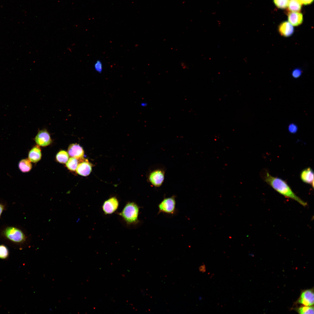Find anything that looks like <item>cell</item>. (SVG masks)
<instances>
[{"label":"cell","mask_w":314,"mask_h":314,"mask_svg":"<svg viewBox=\"0 0 314 314\" xmlns=\"http://www.w3.org/2000/svg\"><path fill=\"white\" fill-rule=\"evenodd\" d=\"M165 170L163 165H156L150 167L147 174V181L154 187H160L164 181Z\"/></svg>","instance_id":"obj_2"},{"label":"cell","mask_w":314,"mask_h":314,"mask_svg":"<svg viewBox=\"0 0 314 314\" xmlns=\"http://www.w3.org/2000/svg\"><path fill=\"white\" fill-rule=\"evenodd\" d=\"M288 132L291 134H295L298 130V127L295 123H291L289 124L288 127Z\"/></svg>","instance_id":"obj_23"},{"label":"cell","mask_w":314,"mask_h":314,"mask_svg":"<svg viewBox=\"0 0 314 314\" xmlns=\"http://www.w3.org/2000/svg\"><path fill=\"white\" fill-rule=\"evenodd\" d=\"M94 68L95 71L97 72L101 73L103 69L102 63L100 60H97L94 64Z\"/></svg>","instance_id":"obj_22"},{"label":"cell","mask_w":314,"mask_h":314,"mask_svg":"<svg viewBox=\"0 0 314 314\" xmlns=\"http://www.w3.org/2000/svg\"><path fill=\"white\" fill-rule=\"evenodd\" d=\"M68 152L70 156L78 160L83 159L84 151L82 147L78 144L76 143L70 144L68 147Z\"/></svg>","instance_id":"obj_10"},{"label":"cell","mask_w":314,"mask_h":314,"mask_svg":"<svg viewBox=\"0 0 314 314\" xmlns=\"http://www.w3.org/2000/svg\"><path fill=\"white\" fill-rule=\"evenodd\" d=\"M78 160L76 158L71 157L68 160L66 163V166L69 170L74 171L76 170L78 164Z\"/></svg>","instance_id":"obj_18"},{"label":"cell","mask_w":314,"mask_h":314,"mask_svg":"<svg viewBox=\"0 0 314 314\" xmlns=\"http://www.w3.org/2000/svg\"><path fill=\"white\" fill-rule=\"evenodd\" d=\"M5 209V205L1 203H0V217Z\"/></svg>","instance_id":"obj_26"},{"label":"cell","mask_w":314,"mask_h":314,"mask_svg":"<svg viewBox=\"0 0 314 314\" xmlns=\"http://www.w3.org/2000/svg\"><path fill=\"white\" fill-rule=\"evenodd\" d=\"M2 235L8 240L17 245L24 244L27 239L23 231L13 226H8L5 227L2 231Z\"/></svg>","instance_id":"obj_3"},{"label":"cell","mask_w":314,"mask_h":314,"mask_svg":"<svg viewBox=\"0 0 314 314\" xmlns=\"http://www.w3.org/2000/svg\"><path fill=\"white\" fill-rule=\"evenodd\" d=\"M276 6L279 8L283 9L287 8L289 0H273Z\"/></svg>","instance_id":"obj_21"},{"label":"cell","mask_w":314,"mask_h":314,"mask_svg":"<svg viewBox=\"0 0 314 314\" xmlns=\"http://www.w3.org/2000/svg\"><path fill=\"white\" fill-rule=\"evenodd\" d=\"M19 170L25 173L30 171L32 168V165L31 161L27 159H24L21 160L18 164Z\"/></svg>","instance_id":"obj_15"},{"label":"cell","mask_w":314,"mask_h":314,"mask_svg":"<svg viewBox=\"0 0 314 314\" xmlns=\"http://www.w3.org/2000/svg\"><path fill=\"white\" fill-rule=\"evenodd\" d=\"M264 181L274 189L284 196L293 199L303 206L307 203L297 196L288 184L282 179L271 176L268 172L263 175Z\"/></svg>","instance_id":"obj_1"},{"label":"cell","mask_w":314,"mask_h":314,"mask_svg":"<svg viewBox=\"0 0 314 314\" xmlns=\"http://www.w3.org/2000/svg\"><path fill=\"white\" fill-rule=\"evenodd\" d=\"M299 314H314V307L313 306H304L300 307L296 309Z\"/></svg>","instance_id":"obj_19"},{"label":"cell","mask_w":314,"mask_h":314,"mask_svg":"<svg viewBox=\"0 0 314 314\" xmlns=\"http://www.w3.org/2000/svg\"><path fill=\"white\" fill-rule=\"evenodd\" d=\"M9 256V251L8 247L4 245H0V259L7 260Z\"/></svg>","instance_id":"obj_20"},{"label":"cell","mask_w":314,"mask_h":314,"mask_svg":"<svg viewBox=\"0 0 314 314\" xmlns=\"http://www.w3.org/2000/svg\"><path fill=\"white\" fill-rule=\"evenodd\" d=\"M288 9L291 12H299L301 8V4L298 0H289Z\"/></svg>","instance_id":"obj_16"},{"label":"cell","mask_w":314,"mask_h":314,"mask_svg":"<svg viewBox=\"0 0 314 314\" xmlns=\"http://www.w3.org/2000/svg\"><path fill=\"white\" fill-rule=\"evenodd\" d=\"M181 65L182 67H183L184 69L186 68L187 67L186 65L185 64L183 63H181Z\"/></svg>","instance_id":"obj_28"},{"label":"cell","mask_w":314,"mask_h":314,"mask_svg":"<svg viewBox=\"0 0 314 314\" xmlns=\"http://www.w3.org/2000/svg\"><path fill=\"white\" fill-rule=\"evenodd\" d=\"M175 196L165 198L158 205L159 213L163 212L169 214L174 213L175 210Z\"/></svg>","instance_id":"obj_5"},{"label":"cell","mask_w":314,"mask_h":314,"mask_svg":"<svg viewBox=\"0 0 314 314\" xmlns=\"http://www.w3.org/2000/svg\"><path fill=\"white\" fill-rule=\"evenodd\" d=\"M288 22L292 26H297L303 22V15L299 12H290L288 13Z\"/></svg>","instance_id":"obj_13"},{"label":"cell","mask_w":314,"mask_h":314,"mask_svg":"<svg viewBox=\"0 0 314 314\" xmlns=\"http://www.w3.org/2000/svg\"><path fill=\"white\" fill-rule=\"evenodd\" d=\"M300 177L302 181L311 185L313 188L314 172L311 168L309 167L302 170L300 174Z\"/></svg>","instance_id":"obj_12"},{"label":"cell","mask_w":314,"mask_h":314,"mask_svg":"<svg viewBox=\"0 0 314 314\" xmlns=\"http://www.w3.org/2000/svg\"><path fill=\"white\" fill-rule=\"evenodd\" d=\"M199 270L200 272H205L206 270V268L205 265H202L200 266L199 267Z\"/></svg>","instance_id":"obj_27"},{"label":"cell","mask_w":314,"mask_h":314,"mask_svg":"<svg viewBox=\"0 0 314 314\" xmlns=\"http://www.w3.org/2000/svg\"><path fill=\"white\" fill-rule=\"evenodd\" d=\"M297 302L305 306H311L314 304L313 289H311L303 290Z\"/></svg>","instance_id":"obj_7"},{"label":"cell","mask_w":314,"mask_h":314,"mask_svg":"<svg viewBox=\"0 0 314 314\" xmlns=\"http://www.w3.org/2000/svg\"><path fill=\"white\" fill-rule=\"evenodd\" d=\"M278 30L279 34L286 37L291 36L294 32L293 26L288 22L286 21L282 22L279 25Z\"/></svg>","instance_id":"obj_11"},{"label":"cell","mask_w":314,"mask_h":314,"mask_svg":"<svg viewBox=\"0 0 314 314\" xmlns=\"http://www.w3.org/2000/svg\"><path fill=\"white\" fill-rule=\"evenodd\" d=\"M301 4L304 5H307L311 4L314 0H298Z\"/></svg>","instance_id":"obj_25"},{"label":"cell","mask_w":314,"mask_h":314,"mask_svg":"<svg viewBox=\"0 0 314 314\" xmlns=\"http://www.w3.org/2000/svg\"><path fill=\"white\" fill-rule=\"evenodd\" d=\"M81 162L78 164L76 170L79 174L83 176H87L91 173L92 165L87 159L84 158L80 160Z\"/></svg>","instance_id":"obj_9"},{"label":"cell","mask_w":314,"mask_h":314,"mask_svg":"<svg viewBox=\"0 0 314 314\" xmlns=\"http://www.w3.org/2000/svg\"><path fill=\"white\" fill-rule=\"evenodd\" d=\"M119 206V201L115 197H111L105 201L102 208L105 214H111L115 211Z\"/></svg>","instance_id":"obj_8"},{"label":"cell","mask_w":314,"mask_h":314,"mask_svg":"<svg viewBox=\"0 0 314 314\" xmlns=\"http://www.w3.org/2000/svg\"><path fill=\"white\" fill-rule=\"evenodd\" d=\"M301 73V71L300 69H297L294 70L292 72V76L295 78L299 77Z\"/></svg>","instance_id":"obj_24"},{"label":"cell","mask_w":314,"mask_h":314,"mask_svg":"<svg viewBox=\"0 0 314 314\" xmlns=\"http://www.w3.org/2000/svg\"><path fill=\"white\" fill-rule=\"evenodd\" d=\"M38 145L33 147L28 154V159L32 162L36 163L39 161L42 156L41 151Z\"/></svg>","instance_id":"obj_14"},{"label":"cell","mask_w":314,"mask_h":314,"mask_svg":"<svg viewBox=\"0 0 314 314\" xmlns=\"http://www.w3.org/2000/svg\"><path fill=\"white\" fill-rule=\"evenodd\" d=\"M56 159L60 163H65L69 159L68 154L66 151L61 150L56 154Z\"/></svg>","instance_id":"obj_17"},{"label":"cell","mask_w":314,"mask_h":314,"mask_svg":"<svg viewBox=\"0 0 314 314\" xmlns=\"http://www.w3.org/2000/svg\"><path fill=\"white\" fill-rule=\"evenodd\" d=\"M139 208L133 202L128 203L119 215L128 224H132L138 222Z\"/></svg>","instance_id":"obj_4"},{"label":"cell","mask_w":314,"mask_h":314,"mask_svg":"<svg viewBox=\"0 0 314 314\" xmlns=\"http://www.w3.org/2000/svg\"><path fill=\"white\" fill-rule=\"evenodd\" d=\"M34 140L38 145L43 147L48 146L52 142L50 135L46 129L39 130Z\"/></svg>","instance_id":"obj_6"}]
</instances>
